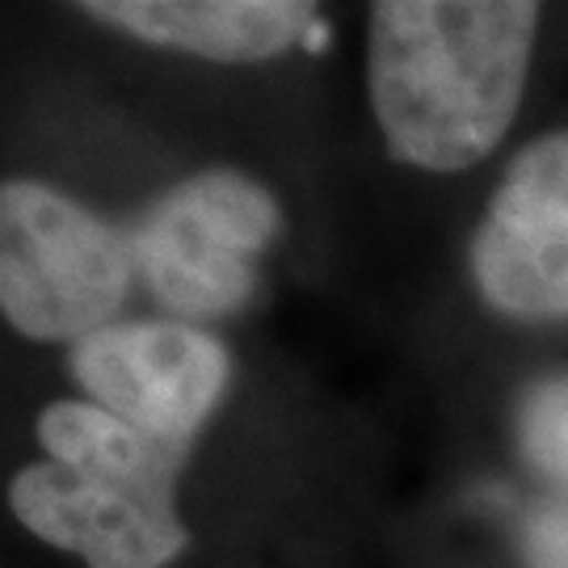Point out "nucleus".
Returning a JSON list of instances; mask_svg holds the SVG:
<instances>
[{"label": "nucleus", "mask_w": 568, "mask_h": 568, "mask_svg": "<svg viewBox=\"0 0 568 568\" xmlns=\"http://www.w3.org/2000/svg\"><path fill=\"white\" fill-rule=\"evenodd\" d=\"M539 4L379 0L366 13V89L400 164L459 173L506 140L527 89Z\"/></svg>", "instance_id": "nucleus-1"}, {"label": "nucleus", "mask_w": 568, "mask_h": 568, "mask_svg": "<svg viewBox=\"0 0 568 568\" xmlns=\"http://www.w3.org/2000/svg\"><path fill=\"white\" fill-rule=\"evenodd\" d=\"M135 278L131 236L42 182L0 185V307L30 342H72L114 325Z\"/></svg>", "instance_id": "nucleus-2"}, {"label": "nucleus", "mask_w": 568, "mask_h": 568, "mask_svg": "<svg viewBox=\"0 0 568 568\" xmlns=\"http://www.w3.org/2000/svg\"><path fill=\"white\" fill-rule=\"evenodd\" d=\"M278 227L283 206L262 182L206 169L164 190L126 236L143 286L190 325L232 316L253 300L257 257Z\"/></svg>", "instance_id": "nucleus-3"}, {"label": "nucleus", "mask_w": 568, "mask_h": 568, "mask_svg": "<svg viewBox=\"0 0 568 568\" xmlns=\"http://www.w3.org/2000/svg\"><path fill=\"white\" fill-rule=\"evenodd\" d=\"M9 509L30 535L89 568H164L190 548L178 480L34 459L9 480Z\"/></svg>", "instance_id": "nucleus-4"}, {"label": "nucleus", "mask_w": 568, "mask_h": 568, "mask_svg": "<svg viewBox=\"0 0 568 568\" xmlns=\"http://www.w3.org/2000/svg\"><path fill=\"white\" fill-rule=\"evenodd\" d=\"M467 265L501 316L568 321V131L530 140L509 161Z\"/></svg>", "instance_id": "nucleus-5"}, {"label": "nucleus", "mask_w": 568, "mask_h": 568, "mask_svg": "<svg viewBox=\"0 0 568 568\" xmlns=\"http://www.w3.org/2000/svg\"><path fill=\"white\" fill-rule=\"evenodd\" d=\"M84 400L169 443H185L224 400L232 358L220 337L185 321H126L72 345Z\"/></svg>", "instance_id": "nucleus-6"}, {"label": "nucleus", "mask_w": 568, "mask_h": 568, "mask_svg": "<svg viewBox=\"0 0 568 568\" xmlns=\"http://www.w3.org/2000/svg\"><path fill=\"white\" fill-rule=\"evenodd\" d=\"M77 13L148 47L211 63L286 55L321 21V9L307 0H84Z\"/></svg>", "instance_id": "nucleus-7"}, {"label": "nucleus", "mask_w": 568, "mask_h": 568, "mask_svg": "<svg viewBox=\"0 0 568 568\" xmlns=\"http://www.w3.org/2000/svg\"><path fill=\"white\" fill-rule=\"evenodd\" d=\"M518 443L530 467L568 485V375L535 384L518 405Z\"/></svg>", "instance_id": "nucleus-8"}, {"label": "nucleus", "mask_w": 568, "mask_h": 568, "mask_svg": "<svg viewBox=\"0 0 568 568\" xmlns=\"http://www.w3.org/2000/svg\"><path fill=\"white\" fill-rule=\"evenodd\" d=\"M527 568H568V509H544L530 518L527 535Z\"/></svg>", "instance_id": "nucleus-9"}, {"label": "nucleus", "mask_w": 568, "mask_h": 568, "mask_svg": "<svg viewBox=\"0 0 568 568\" xmlns=\"http://www.w3.org/2000/svg\"><path fill=\"white\" fill-rule=\"evenodd\" d=\"M325 42H328V21L321 18V21H316V26H312V30H307L304 47H307V51H312V55H321V51H325Z\"/></svg>", "instance_id": "nucleus-10"}]
</instances>
